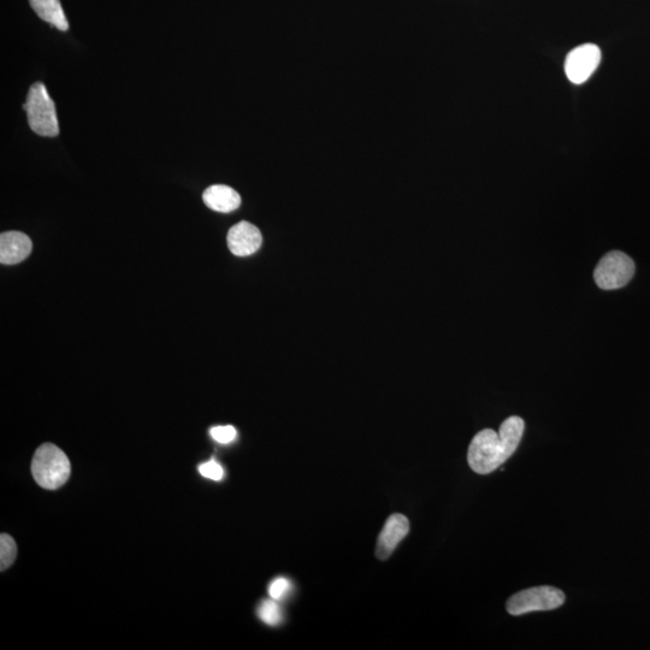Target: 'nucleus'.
Listing matches in <instances>:
<instances>
[{"instance_id":"f257e3e1","label":"nucleus","mask_w":650,"mask_h":650,"mask_svg":"<svg viewBox=\"0 0 650 650\" xmlns=\"http://www.w3.org/2000/svg\"><path fill=\"white\" fill-rule=\"evenodd\" d=\"M523 418L512 416L501 424L498 433L484 429L472 439L468 452L470 468L480 475L492 474L517 451L524 434Z\"/></svg>"},{"instance_id":"f03ea898","label":"nucleus","mask_w":650,"mask_h":650,"mask_svg":"<svg viewBox=\"0 0 650 650\" xmlns=\"http://www.w3.org/2000/svg\"><path fill=\"white\" fill-rule=\"evenodd\" d=\"M72 472L67 455L52 443H44L35 452L32 475L40 487L49 490L61 488Z\"/></svg>"},{"instance_id":"7ed1b4c3","label":"nucleus","mask_w":650,"mask_h":650,"mask_svg":"<svg viewBox=\"0 0 650 650\" xmlns=\"http://www.w3.org/2000/svg\"><path fill=\"white\" fill-rule=\"evenodd\" d=\"M29 127L41 137L55 138L59 133L55 103L41 82H37L28 92L27 102L23 105Z\"/></svg>"},{"instance_id":"20e7f679","label":"nucleus","mask_w":650,"mask_h":650,"mask_svg":"<svg viewBox=\"0 0 650 650\" xmlns=\"http://www.w3.org/2000/svg\"><path fill=\"white\" fill-rule=\"evenodd\" d=\"M565 600L566 596L560 589L543 585L514 594L507 601L506 608L511 616H523L531 612L557 610Z\"/></svg>"},{"instance_id":"39448f33","label":"nucleus","mask_w":650,"mask_h":650,"mask_svg":"<svg viewBox=\"0 0 650 650\" xmlns=\"http://www.w3.org/2000/svg\"><path fill=\"white\" fill-rule=\"evenodd\" d=\"M634 274V260L628 254L612 251L600 260L594 271V280L601 289L613 291L628 285Z\"/></svg>"},{"instance_id":"423d86ee","label":"nucleus","mask_w":650,"mask_h":650,"mask_svg":"<svg viewBox=\"0 0 650 650\" xmlns=\"http://www.w3.org/2000/svg\"><path fill=\"white\" fill-rule=\"evenodd\" d=\"M601 62L599 46L584 44L576 47L566 57L565 73L573 84L581 85L588 81Z\"/></svg>"},{"instance_id":"0eeeda50","label":"nucleus","mask_w":650,"mask_h":650,"mask_svg":"<svg viewBox=\"0 0 650 650\" xmlns=\"http://www.w3.org/2000/svg\"><path fill=\"white\" fill-rule=\"evenodd\" d=\"M227 242L230 252L236 257H248L262 246L263 236L260 230L250 222L242 221L230 228Z\"/></svg>"},{"instance_id":"6e6552de","label":"nucleus","mask_w":650,"mask_h":650,"mask_svg":"<svg viewBox=\"0 0 650 650\" xmlns=\"http://www.w3.org/2000/svg\"><path fill=\"white\" fill-rule=\"evenodd\" d=\"M410 531V522L404 514H393L389 517L386 524L378 536L376 555L380 560H387L398 547L399 543L405 539Z\"/></svg>"},{"instance_id":"1a4fd4ad","label":"nucleus","mask_w":650,"mask_h":650,"mask_svg":"<svg viewBox=\"0 0 650 650\" xmlns=\"http://www.w3.org/2000/svg\"><path fill=\"white\" fill-rule=\"evenodd\" d=\"M33 244L26 234L5 232L0 235V262L5 265L19 264L31 254Z\"/></svg>"},{"instance_id":"9d476101","label":"nucleus","mask_w":650,"mask_h":650,"mask_svg":"<svg viewBox=\"0 0 650 650\" xmlns=\"http://www.w3.org/2000/svg\"><path fill=\"white\" fill-rule=\"evenodd\" d=\"M203 200L209 209L228 214L241 204L240 194L232 187L224 185L211 186L203 194Z\"/></svg>"},{"instance_id":"9b49d317","label":"nucleus","mask_w":650,"mask_h":650,"mask_svg":"<svg viewBox=\"0 0 650 650\" xmlns=\"http://www.w3.org/2000/svg\"><path fill=\"white\" fill-rule=\"evenodd\" d=\"M31 7L37 13L41 20L49 22L50 25L67 32L69 22L64 15V11L59 0H29Z\"/></svg>"},{"instance_id":"f8f14e48","label":"nucleus","mask_w":650,"mask_h":650,"mask_svg":"<svg viewBox=\"0 0 650 650\" xmlns=\"http://www.w3.org/2000/svg\"><path fill=\"white\" fill-rule=\"evenodd\" d=\"M17 547L13 537L2 534L0 536V570L5 571L14 564Z\"/></svg>"},{"instance_id":"ddd939ff","label":"nucleus","mask_w":650,"mask_h":650,"mask_svg":"<svg viewBox=\"0 0 650 650\" xmlns=\"http://www.w3.org/2000/svg\"><path fill=\"white\" fill-rule=\"evenodd\" d=\"M258 616L270 626L279 625L283 618L281 607L271 600H265L259 605Z\"/></svg>"},{"instance_id":"4468645a","label":"nucleus","mask_w":650,"mask_h":650,"mask_svg":"<svg viewBox=\"0 0 650 650\" xmlns=\"http://www.w3.org/2000/svg\"><path fill=\"white\" fill-rule=\"evenodd\" d=\"M210 435L216 442L222 443V445H228V443H232L238 437V431H236L233 425H223V427L211 428Z\"/></svg>"},{"instance_id":"2eb2a0df","label":"nucleus","mask_w":650,"mask_h":650,"mask_svg":"<svg viewBox=\"0 0 650 650\" xmlns=\"http://www.w3.org/2000/svg\"><path fill=\"white\" fill-rule=\"evenodd\" d=\"M291 582L287 578H277L269 587V595L273 600L280 601L286 598L289 590H291Z\"/></svg>"},{"instance_id":"dca6fc26","label":"nucleus","mask_w":650,"mask_h":650,"mask_svg":"<svg viewBox=\"0 0 650 650\" xmlns=\"http://www.w3.org/2000/svg\"><path fill=\"white\" fill-rule=\"evenodd\" d=\"M200 475L209 478L212 481H221L224 476V470L215 460H210L199 466Z\"/></svg>"}]
</instances>
